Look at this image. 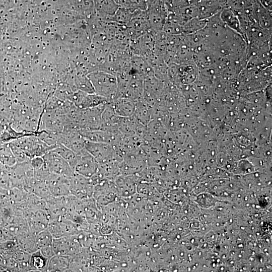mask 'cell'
Segmentation results:
<instances>
[{
  "mask_svg": "<svg viewBox=\"0 0 272 272\" xmlns=\"http://www.w3.org/2000/svg\"><path fill=\"white\" fill-rule=\"evenodd\" d=\"M94 93L106 98L109 102L118 97L117 80L116 75L108 72L99 70L88 76Z\"/></svg>",
  "mask_w": 272,
  "mask_h": 272,
  "instance_id": "obj_1",
  "label": "cell"
},
{
  "mask_svg": "<svg viewBox=\"0 0 272 272\" xmlns=\"http://www.w3.org/2000/svg\"><path fill=\"white\" fill-rule=\"evenodd\" d=\"M17 146H18L27 157L31 158L42 157L56 147L49 145L43 140L35 137L22 138L18 141Z\"/></svg>",
  "mask_w": 272,
  "mask_h": 272,
  "instance_id": "obj_2",
  "label": "cell"
},
{
  "mask_svg": "<svg viewBox=\"0 0 272 272\" xmlns=\"http://www.w3.org/2000/svg\"><path fill=\"white\" fill-rule=\"evenodd\" d=\"M43 165L51 174L66 177H72L74 171L72 167L58 154L52 150L42 156Z\"/></svg>",
  "mask_w": 272,
  "mask_h": 272,
  "instance_id": "obj_3",
  "label": "cell"
},
{
  "mask_svg": "<svg viewBox=\"0 0 272 272\" xmlns=\"http://www.w3.org/2000/svg\"><path fill=\"white\" fill-rule=\"evenodd\" d=\"M77 160L74 167V172L85 177L93 176L97 169V161L84 148L76 153Z\"/></svg>",
  "mask_w": 272,
  "mask_h": 272,
  "instance_id": "obj_4",
  "label": "cell"
},
{
  "mask_svg": "<svg viewBox=\"0 0 272 272\" xmlns=\"http://www.w3.org/2000/svg\"><path fill=\"white\" fill-rule=\"evenodd\" d=\"M24 213L29 230L34 235L47 228L50 221L47 209L27 210Z\"/></svg>",
  "mask_w": 272,
  "mask_h": 272,
  "instance_id": "obj_5",
  "label": "cell"
},
{
  "mask_svg": "<svg viewBox=\"0 0 272 272\" xmlns=\"http://www.w3.org/2000/svg\"><path fill=\"white\" fill-rule=\"evenodd\" d=\"M71 177L51 174L47 181L51 195L58 197L71 194Z\"/></svg>",
  "mask_w": 272,
  "mask_h": 272,
  "instance_id": "obj_6",
  "label": "cell"
},
{
  "mask_svg": "<svg viewBox=\"0 0 272 272\" xmlns=\"http://www.w3.org/2000/svg\"><path fill=\"white\" fill-rule=\"evenodd\" d=\"M85 148L98 162L112 156L116 152L114 146L106 143H95L85 141Z\"/></svg>",
  "mask_w": 272,
  "mask_h": 272,
  "instance_id": "obj_7",
  "label": "cell"
},
{
  "mask_svg": "<svg viewBox=\"0 0 272 272\" xmlns=\"http://www.w3.org/2000/svg\"><path fill=\"white\" fill-rule=\"evenodd\" d=\"M117 115L120 117H130L135 110V102L130 99L119 97L110 102Z\"/></svg>",
  "mask_w": 272,
  "mask_h": 272,
  "instance_id": "obj_8",
  "label": "cell"
},
{
  "mask_svg": "<svg viewBox=\"0 0 272 272\" xmlns=\"http://www.w3.org/2000/svg\"><path fill=\"white\" fill-rule=\"evenodd\" d=\"M135 102V110L132 115L141 124L147 126L152 121L151 108L145 103L142 98Z\"/></svg>",
  "mask_w": 272,
  "mask_h": 272,
  "instance_id": "obj_9",
  "label": "cell"
},
{
  "mask_svg": "<svg viewBox=\"0 0 272 272\" xmlns=\"http://www.w3.org/2000/svg\"><path fill=\"white\" fill-rule=\"evenodd\" d=\"M70 256L54 254L48 260L47 271H67L70 269Z\"/></svg>",
  "mask_w": 272,
  "mask_h": 272,
  "instance_id": "obj_10",
  "label": "cell"
},
{
  "mask_svg": "<svg viewBox=\"0 0 272 272\" xmlns=\"http://www.w3.org/2000/svg\"><path fill=\"white\" fill-rule=\"evenodd\" d=\"M18 245L20 249L30 254L39 250L36 244L35 235L30 231L19 235Z\"/></svg>",
  "mask_w": 272,
  "mask_h": 272,
  "instance_id": "obj_11",
  "label": "cell"
},
{
  "mask_svg": "<svg viewBox=\"0 0 272 272\" xmlns=\"http://www.w3.org/2000/svg\"><path fill=\"white\" fill-rule=\"evenodd\" d=\"M49 259L43 255L39 250L31 254L30 270L33 271H47Z\"/></svg>",
  "mask_w": 272,
  "mask_h": 272,
  "instance_id": "obj_12",
  "label": "cell"
},
{
  "mask_svg": "<svg viewBox=\"0 0 272 272\" xmlns=\"http://www.w3.org/2000/svg\"><path fill=\"white\" fill-rule=\"evenodd\" d=\"M52 150L66 161L74 170L77 160V155L75 152L63 145L56 146Z\"/></svg>",
  "mask_w": 272,
  "mask_h": 272,
  "instance_id": "obj_13",
  "label": "cell"
},
{
  "mask_svg": "<svg viewBox=\"0 0 272 272\" xmlns=\"http://www.w3.org/2000/svg\"><path fill=\"white\" fill-rule=\"evenodd\" d=\"M31 193L46 201L52 196L47 183L45 181L36 182L33 185Z\"/></svg>",
  "mask_w": 272,
  "mask_h": 272,
  "instance_id": "obj_14",
  "label": "cell"
},
{
  "mask_svg": "<svg viewBox=\"0 0 272 272\" xmlns=\"http://www.w3.org/2000/svg\"><path fill=\"white\" fill-rule=\"evenodd\" d=\"M35 236L38 249L52 245L53 238L48 228L37 233Z\"/></svg>",
  "mask_w": 272,
  "mask_h": 272,
  "instance_id": "obj_15",
  "label": "cell"
},
{
  "mask_svg": "<svg viewBox=\"0 0 272 272\" xmlns=\"http://www.w3.org/2000/svg\"><path fill=\"white\" fill-rule=\"evenodd\" d=\"M31 254L19 249L16 253V262L19 271H29Z\"/></svg>",
  "mask_w": 272,
  "mask_h": 272,
  "instance_id": "obj_16",
  "label": "cell"
},
{
  "mask_svg": "<svg viewBox=\"0 0 272 272\" xmlns=\"http://www.w3.org/2000/svg\"><path fill=\"white\" fill-rule=\"evenodd\" d=\"M44 164L42 157H36L32 158L30 164L34 171H36L41 168Z\"/></svg>",
  "mask_w": 272,
  "mask_h": 272,
  "instance_id": "obj_17",
  "label": "cell"
},
{
  "mask_svg": "<svg viewBox=\"0 0 272 272\" xmlns=\"http://www.w3.org/2000/svg\"><path fill=\"white\" fill-rule=\"evenodd\" d=\"M39 250L43 255L49 259L55 254L52 245L42 247Z\"/></svg>",
  "mask_w": 272,
  "mask_h": 272,
  "instance_id": "obj_18",
  "label": "cell"
}]
</instances>
